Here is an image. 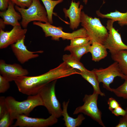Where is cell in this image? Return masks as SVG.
Returning a JSON list of instances; mask_svg holds the SVG:
<instances>
[{
    "label": "cell",
    "mask_w": 127,
    "mask_h": 127,
    "mask_svg": "<svg viewBox=\"0 0 127 127\" xmlns=\"http://www.w3.org/2000/svg\"><path fill=\"white\" fill-rule=\"evenodd\" d=\"M75 69L64 62L43 74L35 76L17 77L14 81L19 91L28 95L37 94L43 87L57 79L76 74Z\"/></svg>",
    "instance_id": "obj_1"
},
{
    "label": "cell",
    "mask_w": 127,
    "mask_h": 127,
    "mask_svg": "<svg viewBox=\"0 0 127 127\" xmlns=\"http://www.w3.org/2000/svg\"><path fill=\"white\" fill-rule=\"evenodd\" d=\"M5 103L9 112L12 121L20 115L29 116L30 113L36 107L44 106L43 102L38 94L28 95L26 99L21 101L16 100L12 96L5 97Z\"/></svg>",
    "instance_id": "obj_2"
},
{
    "label": "cell",
    "mask_w": 127,
    "mask_h": 127,
    "mask_svg": "<svg viewBox=\"0 0 127 127\" xmlns=\"http://www.w3.org/2000/svg\"><path fill=\"white\" fill-rule=\"evenodd\" d=\"M80 19L81 25L86 31L91 40L103 45L108 32L106 28L102 24L99 19L96 17L93 18L82 11Z\"/></svg>",
    "instance_id": "obj_3"
},
{
    "label": "cell",
    "mask_w": 127,
    "mask_h": 127,
    "mask_svg": "<svg viewBox=\"0 0 127 127\" xmlns=\"http://www.w3.org/2000/svg\"><path fill=\"white\" fill-rule=\"evenodd\" d=\"M15 8L21 15L22 19L20 24L24 28H26L29 23L32 21L49 23L45 8L39 0H32V4L27 9L21 8L17 5Z\"/></svg>",
    "instance_id": "obj_4"
},
{
    "label": "cell",
    "mask_w": 127,
    "mask_h": 127,
    "mask_svg": "<svg viewBox=\"0 0 127 127\" xmlns=\"http://www.w3.org/2000/svg\"><path fill=\"white\" fill-rule=\"evenodd\" d=\"M57 80L42 87L38 92L44 104L49 113L58 118L62 116V109L57 99L55 92Z\"/></svg>",
    "instance_id": "obj_5"
},
{
    "label": "cell",
    "mask_w": 127,
    "mask_h": 127,
    "mask_svg": "<svg viewBox=\"0 0 127 127\" xmlns=\"http://www.w3.org/2000/svg\"><path fill=\"white\" fill-rule=\"evenodd\" d=\"M33 23L42 28L45 37H51L53 40L58 41L60 38L71 40L75 38L89 36L86 31L83 27L72 33H67L63 31L62 27H56L49 23L34 21Z\"/></svg>",
    "instance_id": "obj_6"
},
{
    "label": "cell",
    "mask_w": 127,
    "mask_h": 127,
    "mask_svg": "<svg viewBox=\"0 0 127 127\" xmlns=\"http://www.w3.org/2000/svg\"><path fill=\"white\" fill-rule=\"evenodd\" d=\"M99 95L94 92L91 95L86 94L83 99L84 103L77 107L73 113L74 115L82 113L91 117L103 127H105L102 119V113L97 106Z\"/></svg>",
    "instance_id": "obj_7"
},
{
    "label": "cell",
    "mask_w": 127,
    "mask_h": 127,
    "mask_svg": "<svg viewBox=\"0 0 127 127\" xmlns=\"http://www.w3.org/2000/svg\"><path fill=\"white\" fill-rule=\"evenodd\" d=\"M96 74L99 83H102L103 87L112 92V88L110 86L117 77L124 79L125 75L122 72L118 63L116 61L105 68L94 69L92 70Z\"/></svg>",
    "instance_id": "obj_8"
},
{
    "label": "cell",
    "mask_w": 127,
    "mask_h": 127,
    "mask_svg": "<svg viewBox=\"0 0 127 127\" xmlns=\"http://www.w3.org/2000/svg\"><path fill=\"white\" fill-rule=\"evenodd\" d=\"M115 22L111 19L107 20L106 28L109 31L108 34L103 44L111 54L127 50V45L123 42L120 34L113 27Z\"/></svg>",
    "instance_id": "obj_9"
},
{
    "label": "cell",
    "mask_w": 127,
    "mask_h": 127,
    "mask_svg": "<svg viewBox=\"0 0 127 127\" xmlns=\"http://www.w3.org/2000/svg\"><path fill=\"white\" fill-rule=\"evenodd\" d=\"M57 118L51 115L46 119L30 117L24 115H20L16 118V121L12 127H47L57 123Z\"/></svg>",
    "instance_id": "obj_10"
},
{
    "label": "cell",
    "mask_w": 127,
    "mask_h": 127,
    "mask_svg": "<svg viewBox=\"0 0 127 127\" xmlns=\"http://www.w3.org/2000/svg\"><path fill=\"white\" fill-rule=\"evenodd\" d=\"M0 48L3 49L14 44L25 36L26 28L23 29L21 26L13 27L10 31H4L0 29Z\"/></svg>",
    "instance_id": "obj_11"
},
{
    "label": "cell",
    "mask_w": 127,
    "mask_h": 127,
    "mask_svg": "<svg viewBox=\"0 0 127 127\" xmlns=\"http://www.w3.org/2000/svg\"><path fill=\"white\" fill-rule=\"evenodd\" d=\"M0 74L9 81H14L17 77L27 76L29 73L26 69L20 65L15 63L7 64L4 60H0Z\"/></svg>",
    "instance_id": "obj_12"
},
{
    "label": "cell",
    "mask_w": 127,
    "mask_h": 127,
    "mask_svg": "<svg viewBox=\"0 0 127 127\" xmlns=\"http://www.w3.org/2000/svg\"><path fill=\"white\" fill-rule=\"evenodd\" d=\"M25 36L11 45V47L17 60L23 64L29 60L38 57L39 55L35 53H42L43 51L32 52L29 51L24 44Z\"/></svg>",
    "instance_id": "obj_13"
},
{
    "label": "cell",
    "mask_w": 127,
    "mask_h": 127,
    "mask_svg": "<svg viewBox=\"0 0 127 127\" xmlns=\"http://www.w3.org/2000/svg\"><path fill=\"white\" fill-rule=\"evenodd\" d=\"M80 4L79 1L76 2L74 0H71L69 8H63L65 17L69 19L70 27L73 30L77 29L81 23V12L83 7L81 4L79 6Z\"/></svg>",
    "instance_id": "obj_14"
},
{
    "label": "cell",
    "mask_w": 127,
    "mask_h": 127,
    "mask_svg": "<svg viewBox=\"0 0 127 127\" xmlns=\"http://www.w3.org/2000/svg\"><path fill=\"white\" fill-rule=\"evenodd\" d=\"M14 4L9 1L7 9L5 11H1L0 16L5 25H10L13 27L20 26L21 24L18 20L22 18L20 14L16 11Z\"/></svg>",
    "instance_id": "obj_15"
},
{
    "label": "cell",
    "mask_w": 127,
    "mask_h": 127,
    "mask_svg": "<svg viewBox=\"0 0 127 127\" xmlns=\"http://www.w3.org/2000/svg\"><path fill=\"white\" fill-rule=\"evenodd\" d=\"M69 102V100L67 102H63L62 103V116L63 117V119L64 121V125L67 127H79L85 119V118L81 114L78 115L76 118H74L70 116L67 111V107Z\"/></svg>",
    "instance_id": "obj_16"
},
{
    "label": "cell",
    "mask_w": 127,
    "mask_h": 127,
    "mask_svg": "<svg viewBox=\"0 0 127 127\" xmlns=\"http://www.w3.org/2000/svg\"><path fill=\"white\" fill-rule=\"evenodd\" d=\"M107 49L104 45L95 41H92L89 48V52L91 54L92 60L99 62L107 56Z\"/></svg>",
    "instance_id": "obj_17"
},
{
    "label": "cell",
    "mask_w": 127,
    "mask_h": 127,
    "mask_svg": "<svg viewBox=\"0 0 127 127\" xmlns=\"http://www.w3.org/2000/svg\"><path fill=\"white\" fill-rule=\"evenodd\" d=\"M96 13L98 16L101 18H106L117 21L121 26L127 25V11L122 13L116 10L115 12L105 14L101 13L99 10H97Z\"/></svg>",
    "instance_id": "obj_18"
},
{
    "label": "cell",
    "mask_w": 127,
    "mask_h": 127,
    "mask_svg": "<svg viewBox=\"0 0 127 127\" xmlns=\"http://www.w3.org/2000/svg\"><path fill=\"white\" fill-rule=\"evenodd\" d=\"M79 74L83 78L89 82L92 86L93 89V92H95L102 96H105V94L102 92L99 86L100 83L97 77L92 70L85 71H79Z\"/></svg>",
    "instance_id": "obj_19"
},
{
    "label": "cell",
    "mask_w": 127,
    "mask_h": 127,
    "mask_svg": "<svg viewBox=\"0 0 127 127\" xmlns=\"http://www.w3.org/2000/svg\"><path fill=\"white\" fill-rule=\"evenodd\" d=\"M111 57L113 60L118 63L123 73L127 75V50L111 54Z\"/></svg>",
    "instance_id": "obj_20"
},
{
    "label": "cell",
    "mask_w": 127,
    "mask_h": 127,
    "mask_svg": "<svg viewBox=\"0 0 127 127\" xmlns=\"http://www.w3.org/2000/svg\"><path fill=\"white\" fill-rule=\"evenodd\" d=\"M92 43L90 40L87 44L80 46H67L64 49L65 51H68L72 56L80 60L82 57L85 54L89 52V48Z\"/></svg>",
    "instance_id": "obj_21"
},
{
    "label": "cell",
    "mask_w": 127,
    "mask_h": 127,
    "mask_svg": "<svg viewBox=\"0 0 127 127\" xmlns=\"http://www.w3.org/2000/svg\"><path fill=\"white\" fill-rule=\"evenodd\" d=\"M63 62L69 67L81 71L88 70L86 69L80 60L75 58L71 54H65L62 58Z\"/></svg>",
    "instance_id": "obj_22"
},
{
    "label": "cell",
    "mask_w": 127,
    "mask_h": 127,
    "mask_svg": "<svg viewBox=\"0 0 127 127\" xmlns=\"http://www.w3.org/2000/svg\"><path fill=\"white\" fill-rule=\"evenodd\" d=\"M44 5L47 11L49 23L51 24L53 23L52 16L56 15L53 12L55 7L58 4L62 2L64 0H41Z\"/></svg>",
    "instance_id": "obj_23"
},
{
    "label": "cell",
    "mask_w": 127,
    "mask_h": 127,
    "mask_svg": "<svg viewBox=\"0 0 127 127\" xmlns=\"http://www.w3.org/2000/svg\"><path fill=\"white\" fill-rule=\"evenodd\" d=\"M125 81L121 85L116 88H112V92L117 97L127 99V75H125Z\"/></svg>",
    "instance_id": "obj_24"
},
{
    "label": "cell",
    "mask_w": 127,
    "mask_h": 127,
    "mask_svg": "<svg viewBox=\"0 0 127 127\" xmlns=\"http://www.w3.org/2000/svg\"><path fill=\"white\" fill-rule=\"evenodd\" d=\"M91 40L89 36L78 37L71 40L70 45L73 46H80L85 45Z\"/></svg>",
    "instance_id": "obj_25"
},
{
    "label": "cell",
    "mask_w": 127,
    "mask_h": 127,
    "mask_svg": "<svg viewBox=\"0 0 127 127\" xmlns=\"http://www.w3.org/2000/svg\"><path fill=\"white\" fill-rule=\"evenodd\" d=\"M13 123L10 113L7 110L3 115L0 118V127H8L11 126Z\"/></svg>",
    "instance_id": "obj_26"
},
{
    "label": "cell",
    "mask_w": 127,
    "mask_h": 127,
    "mask_svg": "<svg viewBox=\"0 0 127 127\" xmlns=\"http://www.w3.org/2000/svg\"><path fill=\"white\" fill-rule=\"evenodd\" d=\"M9 82V81L0 74V93H4L8 89L10 86Z\"/></svg>",
    "instance_id": "obj_27"
},
{
    "label": "cell",
    "mask_w": 127,
    "mask_h": 127,
    "mask_svg": "<svg viewBox=\"0 0 127 127\" xmlns=\"http://www.w3.org/2000/svg\"><path fill=\"white\" fill-rule=\"evenodd\" d=\"M13 4L22 8H28L32 3V0H9Z\"/></svg>",
    "instance_id": "obj_28"
},
{
    "label": "cell",
    "mask_w": 127,
    "mask_h": 127,
    "mask_svg": "<svg viewBox=\"0 0 127 127\" xmlns=\"http://www.w3.org/2000/svg\"><path fill=\"white\" fill-rule=\"evenodd\" d=\"M108 109L112 111L113 110L120 106L118 102L114 98L111 97L109 98L107 101Z\"/></svg>",
    "instance_id": "obj_29"
},
{
    "label": "cell",
    "mask_w": 127,
    "mask_h": 127,
    "mask_svg": "<svg viewBox=\"0 0 127 127\" xmlns=\"http://www.w3.org/2000/svg\"><path fill=\"white\" fill-rule=\"evenodd\" d=\"M5 97L3 96L0 97V118L4 114L6 110L5 100Z\"/></svg>",
    "instance_id": "obj_30"
},
{
    "label": "cell",
    "mask_w": 127,
    "mask_h": 127,
    "mask_svg": "<svg viewBox=\"0 0 127 127\" xmlns=\"http://www.w3.org/2000/svg\"><path fill=\"white\" fill-rule=\"evenodd\" d=\"M111 112L113 114L117 116L120 115L123 116H124L126 113V110L123 109L120 106L113 110Z\"/></svg>",
    "instance_id": "obj_31"
},
{
    "label": "cell",
    "mask_w": 127,
    "mask_h": 127,
    "mask_svg": "<svg viewBox=\"0 0 127 127\" xmlns=\"http://www.w3.org/2000/svg\"><path fill=\"white\" fill-rule=\"evenodd\" d=\"M9 1V0H0V9L1 11H4L7 10Z\"/></svg>",
    "instance_id": "obj_32"
},
{
    "label": "cell",
    "mask_w": 127,
    "mask_h": 127,
    "mask_svg": "<svg viewBox=\"0 0 127 127\" xmlns=\"http://www.w3.org/2000/svg\"><path fill=\"white\" fill-rule=\"evenodd\" d=\"M116 127H127V118L125 116L120 118L119 123Z\"/></svg>",
    "instance_id": "obj_33"
},
{
    "label": "cell",
    "mask_w": 127,
    "mask_h": 127,
    "mask_svg": "<svg viewBox=\"0 0 127 127\" xmlns=\"http://www.w3.org/2000/svg\"><path fill=\"white\" fill-rule=\"evenodd\" d=\"M5 24L3 22L2 19H0V29H2L4 28Z\"/></svg>",
    "instance_id": "obj_34"
},
{
    "label": "cell",
    "mask_w": 127,
    "mask_h": 127,
    "mask_svg": "<svg viewBox=\"0 0 127 127\" xmlns=\"http://www.w3.org/2000/svg\"><path fill=\"white\" fill-rule=\"evenodd\" d=\"M84 3L85 4H86L87 3L88 0H83Z\"/></svg>",
    "instance_id": "obj_35"
},
{
    "label": "cell",
    "mask_w": 127,
    "mask_h": 127,
    "mask_svg": "<svg viewBox=\"0 0 127 127\" xmlns=\"http://www.w3.org/2000/svg\"><path fill=\"white\" fill-rule=\"evenodd\" d=\"M125 110L126 111V113L125 116L127 118V107L126 108Z\"/></svg>",
    "instance_id": "obj_36"
}]
</instances>
